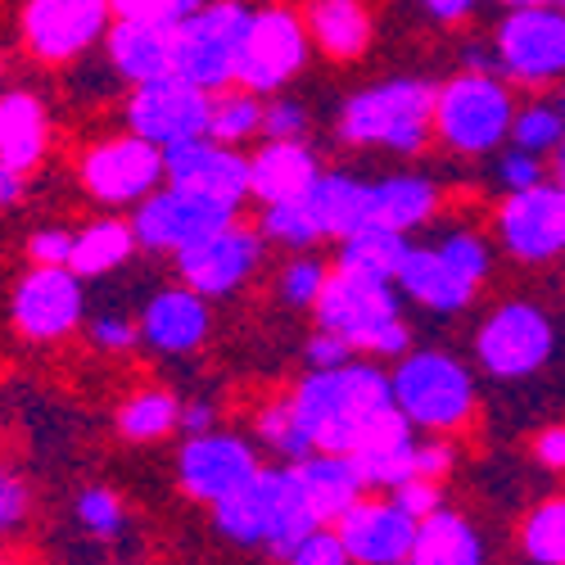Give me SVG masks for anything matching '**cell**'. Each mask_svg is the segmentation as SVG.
<instances>
[{
  "label": "cell",
  "instance_id": "4fadbf2b",
  "mask_svg": "<svg viewBox=\"0 0 565 565\" xmlns=\"http://www.w3.org/2000/svg\"><path fill=\"white\" fill-rule=\"evenodd\" d=\"M127 131L154 140L159 150H172L181 140L209 136L213 118V90L185 82V77H159V82H140L131 86V96L122 105Z\"/></svg>",
  "mask_w": 565,
  "mask_h": 565
},
{
  "label": "cell",
  "instance_id": "db71d44e",
  "mask_svg": "<svg viewBox=\"0 0 565 565\" xmlns=\"http://www.w3.org/2000/svg\"><path fill=\"white\" fill-rule=\"evenodd\" d=\"M420 6H426V14L435 23H466L470 14H476L480 0H420Z\"/></svg>",
  "mask_w": 565,
  "mask_h": 565
},
{
  "label": "cell",
  "instance_id": "680465c9",
  "mask_svg": "<svg viewBox=\"0 0 565 565\" xmlns=\"http://www.w3.org/2000/svg\"><path fill=\"white\" fill-rule=\"evenodd\" d=\"M0 565H19V556L14 552H0Z\"/></svg>",
  "mask_w": 565,
  "mask_h": 565
},
{
  "label": "cell",
  "instance_id": "7402d4cb",
  "mask_svg": "<svg viewBox=\"0 0 565 565\" xmlns=\"http://www.w3.org/2000/svg\"><path fill=\"white\" fill-rule=\"evenodd\" d=\"M105 55L109 68L140 86L177 73V23H154V19H114L105 32Z\"/></svg>",
  "mask_w": 565,
  "mask_h": 565
},
{
  "label": "cell",
  "instance_id": "ba28073f",
  "mask_svg": "<svg viewBox=\"0 0 565 565\" xmlns=\"http://www.w3.org/2000/svg\"><path fill=\"white\" fill-rule=\"evenodd\" d=\"M77 181H82V191L105 209H136L168 181L163 150L136 131L90 140L77 159Z\"/></svg>",
  "mask_w": 565,
  "mask_h": 565
},
{
  "label": "cell",
  "instance_id": "d6986e66",
  "mask_svg": "<svg viewBox=\"0 0 565 565\" xmlns=\"http://www.w3.org/2000/svg\"><path fill=\"white\" fill-rule=\"evenodd\" d=\"M416 525L420 521L407 515L394 498H358L335 521V534L349 547L353 565H407Z\"/></svg>",
  "mask_w": 565,
  "mask_h": 565
},
{
  "label": "cell",
  "instance_id": "ffe728a7",
  "mask_svg": "<svg viewBox=\"0 0 565 565\" xmlns=\"http://www.w3.org/2000/svg\"><path fill=\"white\" fill-rule=\"evenodd\" d=\"M286 489H290V461L263 466L254 480H245L241 489H231L226 498H217L209 507L213 530L235 547H267L280 502H286Z\"/></svg>",
  "mask_w": 565,
  "mask_h": 565
},
{
  "label": "cell",
  "instance_id": "7a4b0ae2",
  "mask_svg": "<svg viewBox=\"0 0 565 565\" xmlns=\"http://www.w3.org/2000/svg\"><path fill=\"white\" fill-rule=\"evenodd\" d=\"M321 331L340 335L358 358H403L412 349V326L403 317V295L394 280L331 267V280L312 308Z\"/></svg>",
  "mask_w": 565,
  "mask_h": 565
},
{
  "label": "cell",
  "instance_id": "5bb4252c",
  "mask_svg": "<svg viewBox=\"0 0 565 565\" xmlns=\"http://www.w3.org/2000/svg\"><path fill=\"white\" fill-rule=\"evenodd\" d=\"M263 249H267V241L258 226L226 222L213 235H204V241H195L191 249L177 254V280L204 299H231L235 290H245L258 276Z\"/></svg>",
  "mask_w": 565,
  "mask_h": 565
},
{
  "label": "cell",
  "instance_id": "60d3db41",
  "mask_svg": "<svg viewBox=\"0 0 565 565\" xmlns=\"http://www.w3.org/2000/svg\"><path fill=\"white\" fill-rule=\"evenodd\" d=\"M435 245H439V254H444L461 276L476 280V286H484V280H489V271H493V245L484 241L480 231L457 226V231H448L444 241H435Z\"/></svg>",
  "mask_w": 565,
  "mask_h": 565
},
{
  "label": "cell",
  "instance_id": "681fc988",
  "mask_svg": "<svg viewBox=\"0 0 565 565\" xmlns=\"http://www.w3.org/2000/svg\"><path fill=\"white\" fill-rule=\"evenodd\" d=\"M390 498H394L407 515H416V521H426V515H435L439 507H448V502H444V480H407V484H398Z\"/></svg>",
  "mask_w": 565,
  "mask_h": 565
},
{
  "label": "cell",
  "instance_id": "f35d334b",
  "mask_svg": "<svg viewBox=\"0 0 565 565\" xmlns=\"http://www.w3.org/2000/svg\"><path fill=\"white\" fill-rule=\"evenodd\" d=\"M331 267L335 263L317 258L312 249L295 254L286 267H280V276H276V299L286 303L290 312H312L317 299H321V290H326V280H331Z\"/></svg>",
  "mask_w": 565,
  "mask_h": 565
},
{
  "label": "cell",
  "instance_id": "8fae6325",
  "mask_svg": "<svg viewBox=\"0 0 565 565\" xmlns=\"http://www.w3.org/2000/svg\"><path fill=\"white\" fill-rule=\"evenodd\" d=\"M498 68L507 82L552 86L565 77V6L511 10L493 32Z\"/></svg>",
  "mask_w": 565,
  "mask_h": 565
},
{
  "label": "cell",
  "instance_id": "d4e9b609",
  "mask_svg": "<svg viewBox=\"0 0 565 565\" xmlns=\"http://www.w3.org/2000/svg\"><path fill=\"white\" fill-rule=\"evenodd\" d=\"M51 150V109L36 90H0V168L32 177Z\"/></svg>",
  "mask_w": 565,
  "mask_h": 565
},
{
  "label": "cell",
  "instance_id": "f907efd6",
  "mask_svg": "<svg viewBox=\"0 0 565 565\" xmlns=\"http://www.w3.org/2000/svg\"><path fill=\"white\" fill-rule=\"evenodd\" d=\"M358 353L340 340V335H331V331H317L303 340V362H308V371H331V366H344V362H353Z\"/></svg>",
  "mask_w": 565,
  "mask_h": 565
},
{
  "label": "cell",
  "instance_id": "7dc6e473",
  "mask_svg": "<svg viewBox=\"0 0 565 565\" xmlns=\"http://www.w3.org/2000/svg\"><path fill=\"white\" fill-rule=\"evenodd\" d=\"M114 19H154V23H181L195 10H204L209 0H109Z\"/></svg>",
  "mask_w": 565,
  "mask_h": 565
},
{
  "label": "cell",
  "instance_id": "6da1fadb",
  "mask_svg": "<svg viewBox=\"0 0 565 565\" xmlns=\"http://www.w3.org/2000/svg\"><path fill=\"white\" fill-rule=\"evenodd\" d=\"M290 403H295V416L312 452L358 457L390 435L412 430V420L394 403L390 371L362 358L331 366V371H308L290 390Z\"/></svg>",
  "mask_w": 565,
  "mask_h": 565
},
{
  "label": "cell",
  "instance_id": "f6af8a7d",
  "mask_svg": "<svg viewBox=\"0 0 565 565\" xmlns=\"http://www.w3.org/2000/svg\"><path fill=\"white\" fill-rule=\"evenodd\" d=\"M73 241H77V231H68V226H36L23 249H28L32 267H68Z\"/></svg>",
  "mask_w": 565,
  "mask_h": 565
},
{
  "label": "cell",
  "instance_id": "ee69618b",
  "mask_svg": "<svg viewBox=\"0 0 565 565\" xmlns=\"http://www.w3.org/2000/svg\"><path fill=\"white\" fill-rule=\"evenodd\" d=\"M86 344L96 353H127L140 344V326L122 312H100L86 321Z\"/></svg>",
  "mask_w": 565,
  "mask_h": 565
},
{
  "label": "cell",
  "instance_id": "ac0fdd59",
  "mask_svg": "<svg viewBox=\"0 0 565 565\" xmlns=\"http://www.w3.org/2000/svg\"><path fill=\"white\" fill-rule=\"evenodd\" d=\"M163 172H168V185L209 195L235 213H241L245 200H254L249 154H241V146H222L213 136H195V140H181V146L163 150Z\"/></svg>",
  "mask_w": 565,
  "mask_h": 565
},
{
  "label": "cell",
  "instance_id": "5b68a950",
  "mask_svg": "<svg viewBox=\"0 0 565 565\" xmlns=\"http://www.w3.org/2000/svg\"><path fill=\"white\" fill-rule=\"evenodd\" d=\"M390 390L398 412L420 435H444V439L461 430L480 403L470 366L444 349H407L390 371Z\"/></svg>",
  "mask_w": 565,
  "mask_h": 565
},
{
  "label": "cell",
  "instance_id": "603a6c76",
  "mask_svg": "<svg viewBox=\"0 0 565 565\" xmlns=\"http://www.w3.org/2000/svg\"><path fill=\"white\" fill-rule=\"evenodd\" d=\"M394 286H398L403 299H412L416 308H426V312H439V317L466 312L480 295L476 280L461 276L439 254V245H412L403 267H398V276H394Z\"/></svg>",
  "mask_w": 565,
  "mask_h": 565
},
{
  "label": "cell",
  "instance_id": "11a10c76",
  "mask_svg": "<svg viewBox=\"0 0 565 565\" xmlns=\"http://www.w3.org/2000/svg\"><path fill=\"white\" fill-rule=\"evenodd\" d=\"M23 185H28V177L0 168V209H14V204L23 200Z\"/></svg>",
  "mask_w": 565,
  "mask_h": 565
},
{
  "label": "cell",
  "instance_id": "4dcf8cb0",
  "mask_svg": "<svg viewBox=\"0 0 565 565\" xmlns=\"http://www.w3.org/2000/svg\"><path fill=\"white\" fill-rule=\"evenodd\" d=\"M136 231L131 222L122 217H96L77 231L73 241V258L68 267L82 276V280H100V276H114L118 267H127V258L136 254Z\"/></svg>",
  "mask_w": 565,
  "mask_h": 565
},
{
  "label": "cell",
  "instance_id": "f546056e",
  "mask_svg": "<svg viewBox=\"0 0 565 565\" xmlns=\"http://www.w3.org/2000/svg\"><path fill=\"white\" fill-rule=\"evenodd\" d=\"M366 191H371V181L353 177V172H321L317 177V185L303 195V204L317 217L326 241H344V235L366 226Z\"/></svg>",
  "mask_w": 565,
  "mask_h": 565
},
{
  "label": "cell",
  "instance_id": "3957f363",
  "mask_svg": "<svg viewBox=\"0 0 565 565\" xmlns=\"http://www.w3.org/2000/svg\"><path fill=\"white\" fill-rule=\"evenodd\" d=\"M335 136L353 150H390L403 159L420 154L435 136V82L390 77L353 90L335 114Z\"/></svg>",
  "mask_w": 565,
  "mask_h": 565
},
{
  "label": "cell",
  "instance_id": "ab89813d",
  "mask_svg": "<svg viewBox=\"0 0 565 565\" xmlns=\"http://www.w3.org/2000/svg\"><path fill=\"white\" fill-rule=\"evenodd\" d=\"M73 515L77 525L90 534V539H118L127 530V502L109 489V484H90L77 493L73 502Z\"/></svg>",
  "mask_w": 565,
  "mask_h": 565
},
{
  "label": "cell",
  "instance_id": "484cf974",
  "mask_svg": "<svg viewBox=\"0 0 565 565\" xmlns=\"http://www.w3.org/2000/svg\"><path fill=\"white\" fill-rule=\"evenodd\" d=\"M303 28L312 36V51H321L331 64H353L371 51V10L362 0H308L303 6Z\"/></svg>",
  "mask_w": 565,
  "mask_h": 565
},
{
  "label": "cell",
  "instance_id": "30bf717a",
  "mask_svg": "<svg viewBox=\"0 0 565 565\" xmlns=\"http://www.w3.org/2000/svg\"><path fill=\"white\" fill-rule=\"evenodd\" d=\"M308 55H312V36L299 14L280 10V6L254 10L245 45H241L235 86L258 90V96H276V90H286L308 68Z\"/></svg>",
  "mask_w": 565,
  "mask_h": 565
},
{
  "label": "cell",
  "instance_id": "f1b7e54d",
  "mask_svg": "<svg viewBox=\"0 0 565 565\" xmlns=\"http://www.w3.org/2000/svg\"><path fill=\"white\" fill-rule=\"evenodd\" d=\"M484 561H489L484 534L470 525L461 511L439 507L435 515H426V521L416 525L407 565H484Z\"/></svg>",
  "mask_w": 565,
  "mask_h": 565
},
{
  "label": "cell",
  "instance_id": "2e32d148",
  "mask_svg": "<svg viewBox=\"0 0 565 565\" xmlns=\"http://www.w3.org/2000/svg\"><path fill=\"white\" fill-rule=\"evenodd\" d=\"M498 245L507 249V258L525 263V267H543L552 258L565 254V195L561 185L547 177L530 191H511L498 204Z\"/></svg>",
  "mask_w": 565,
  "mask_h": 565
},
{
  "label": "cell",
  "instance_id": "e575fe53",
  "mask_svg": "<svg viewBox=\"0 0 565 565\" xmlns=\"http://www.w3.org/2000/svg\"><path fill=\"white\" fill-rule=\"evenodd\" d=\"M515 547H521L530 565H565V498H547L530 507L521 534H515Z\"/></svg>",
  "mask_w": 565,
  "mask_h": 565
},
{
  "label": "cell",
  "instance_id": "b9f144b4",
  "mask_svg": "<svg viewBox=\"0 0 565 565\" xmlns=\"http://www.w3.org/2000/svg\"><path fill=\"white\" fill-rule=\"evenodd\" d=\"M32 521V484L14 466L0 461V543L14 539Z\"/></svg>",
  "mask_w": 565,
  "mask_h": 565
},
{
  "label": "cell",
  "instance_id": "83f0119b",
  "mask_svg": "<svg viewBox=\"0 0 565 565\" xmlns=\"http://www.w3.org/2000/svg\"><path fill=\"white\" fill-rule=\"evenodd\" d=\"M295 470H299V484H303L321 525H335L358 498H366L362 470L344 452H308L303 461H295Z\"/></svg>",
  "mask_w": 565,
  "mask_h": 565
},
{
  "label": "cell",
  "instance_id": "1f68e13d",
  "mask_svg": "<svg viewBox=\"0 0 565 565\" xmlns=\"http://www.w3.org/2000/svg\"><path fill=\"white\" fill-rule=\"evenodd\" d=\"M114 430L127 439V444H159L168 439L172 430H181V398L172 390H136L118 403L114 412Z\"/></svg>",
  "mask_w": 565,
  "mask_h": 565
},
{
  "label": "cell",
  "instance_id": "8d00e7d4",
  "mask_svg": "<svg viewBox=\"0 0 565 565\" xmlns=\"http://www.w3.org/2000/svg\"><path fill=\"white\" fill-rule=\"evenodd\" d=\"M507 146L525 150V154H539V159L556 154L565 146V114H561V105L556 100H530V105H521V109H515Z\"/></svg>",
  "mask_w": 565,
  "mask_h": 565
},
{
  "label": "cell",
  "instance_id": "8992f818",
  "mask_svg": "<svg viewBox=\"0 0 565 565\" xmlns=\"http://www.w3.org/2000/svg\"><path fill=\"white\" fill-rule=\"evenodd\" d=\"M556 353V321L534 299H502L476 331V366L502 385L530 381Z\"/></svg>",
  "mask_w": 565,
  "mask_h": 565
},
{
  "label": "cell",
  "instance_id": "9a60e30c",
  "mask_svg": "<svg viewBox=\"0 0 565 565\" xmlns=\"http://www.w3.org/2000/svg\"><path fill=\"white\" fill-rule=\"evenodd\" d=\"M226 222H235V209H226L209 195H195V191H181V185H168V181L150 200H140L131 209L136 245L150 254H172V258Z\"/></svg>",
  "mask_w": 565,
  "mask_h": 565
},
{
  "label": "cell",
  "instance_id": "7bdbcfd3",
  "mask_svg": "<svg viewBox=\"0 0 565 565\" xmlns=\"http://www.w3.org/2000/svg\"><path fill=\"white\" fill-rule=\"evenodd\" d=\"M308 105L295 100V96H267V109H263V140H303L308 136Z\"/></svg>",
  "mask_w": 565,
  "mask_h": 565
},
{
  "label": "cell",
  "instance_id": "9c48e42d",
  "mask_svg": "<svg viewBox=\"0 0 565 565\" xmlns=\"http://www.w3.org/2000/svg\"><path fill=\"white\" fill-rule=\"evenodd\" d=\"M114 23L109 0H23L19 36L36 64H73L96 51Z\"/></svg>",
  "mask_w": 565,
  "mask_h": 565
},
{
  "label": "cell",
  "instance_id": "52a82bcc",
  "mask_svg": "<svg viewBox=\"0 0 565 565\" xmlns=\"http://www.w3.org/2000/svg\"><path fill=\"white\" fill-rule=\"evenodd\" d=\"M249 19H254V10L245 0H209L204 10L181 19L177 23V77L213 90V96L235 86Z\"/></svg>",
  "mask_w": 565,
  "mask_h": 565
},
{
  "label": "cell",
  "instance_id": "c3c4849f",
  "mask_svg": "<svg viewBox=\"0 0 565 565\" xmlns=\"http://www.w3.org/2000/svg\"><path fill=\"white\" fill-rule=\"evenodd\" d=\"M286 565H353V556H349V547L340 543L335 525H321L317 534H308V539L286 556Z\"/></svg>",
  "mask_w": 565,
  "mask_h": 565
},
{
  "label": "cell",
  "instance_id": "6125c7cd",
  "mask_svg": "<svg viewBox=\"0 0 565 565\" xmlns=\"http://www.w3.org/2000/svg\"><path fill=\"white\" fill-rule=\"evenodd\" d=\"M561 6H565V0H561Z\"/></svg>",
  "mask_w": 565,
  "mask_h": 565
},
{
  "label": "cell",
  "instance_id": "d590c367",
  "mask_svg": "<svg viewBox=\"0 0 565 565\" xmlns=\"http://www.w3.org/2000/svg\"><path fill=\"white\" fill-rule=\"evenodd\" d=\"M254 439H258L271 457H280V461H303V457L312 452V444H308V435H303V426H299V416H295L290 394H280V398H271V403L258 407V416H254Z\"/></svg>",
  "mask_w": 565,
  "mask_h": 565
},
{
  "label": "cell",
  "instance_id": "9f6ffc18",
  "mask_svg": "<svg viewBox=\"0 0 565 565\" xmlns=\"http://www.w3.org/2000/svg\"><path fill=\"white\" fill-rule=\"evenodd\" d=\"M507 10H534V6H561V0H498Z\"/></svg>",
  "mask_w": 565,
  "mask_h": 565
},
{
  "label": "cell",
  "instance_id": "4316f807",
  "mask_svg": "<svg viewBox=\"0 0 565 565\" xmlns=\"http://www.w3.org/2000/svg\"><path fill=\"white\" fill-rule=\"evenodd\" d=\"M439 213V185L420 172H390L375 177L366 191V226H390V231H420Z\"/></svg>",
  "mask_w": 565,
  "mask_h": 565
},
{
  "label": "cell",
  "instance_id": "94428289",
  "mask_svg": "<svg viewBox=\"0 0 565 565\" xmlns=\"http://www.w3.org/2000/svg\"><path fill=\"white\" fill-rule=\"evenodd\" d=\"M0 77H6V60H0Z\"/></svg>",
  "mask_w": 565,
  "mask_h": 565
},
{
  "label": "cell",
  "instance_id": "44dd1931",
  "mask_svg": "<svg viewBox=\"0 0 565 565\" xmlns=\"http://www.w3.org/2000/svg\"><path fill=\"white\" fill-rule=\"evenodd\" d=\"M140 344L163 353V358H185L209 344L213 335V308L204 295H195L191 286H168L159 295H150L146 312H140Z\"/></svg>",
  "mask_w": 565,
  "mask_h": 565
},
{
  "label": "cell",
  "instance_id": "e0dca14e",
  "mask_svg": "<svg viewBox=\"0 0 565 565\" xmlns=\"http://www.w3.org/2000/svg\"><path fill=\"white\" fill-rule=\"evenodd\" d=\"M263 470L258 461V444L231 430H209V435H191L177 452V489L213 507L217 498H226L231 489H241L245 480H254Z\"/></svg>",
  "mask_w": 565,
  "mask_h": 565
},
{
  "label": "cell",
  "instance_id": "836d02e7",
  "mask_svg": "<svg viewBox=\"0 0 565 565\" xmlns=\"http://www.w3.org/2000/svg\"><path fill=\"white\" fill-rule=\"evenodd\" d=\"M263 109H267V96L245 90V86H226L213 96L209 136L222 140V146H245V140L263 136Z\"/></svg>",
  "mask_w": 565,
  "mask_h": 565
},
{
  "label": "cell",
  "instance_id": "7c38bea8",
  "mask_svg": "<svg viewBox=\"0 0 565 565\" xmlns=\"http://www.w3.org/2000/svg\"><path fill=\"white\" fill-rule=\"evenodd\" d=\"M86 280L73 267H28L10 295V326L28 344H60L86 317Z\"/></svg>",
  "mask_w": 565,
  "mask_h": 565
},
{
  "label": "cell",
  "instance_id": "bcb514c9",
  "mask_svg": "<svg viewBox=\"0 0 565 565\" xmlns=\"http://www.w3.org/2000/svg\"><path fill=\"white\" fill-rule=\"evenodd\" d=\"M539 181H547V163L539 154H525L515 146L498 150V185L507 195L511 191H530V185H539Z\"/></svg>",
  "mask_w": 565,
  "mask_h": 565
},
{
  "label": "cell",
  "instance_id": "91938a15",
  "mask_svg": "<svg viewBox=\"0 0 565 565\" xmlns=\"http://www.w3.org/2000/svg\"><path fill=\"white\" fill-rule=\"evenodd\" d=\"M556 105H561V114H565V90H561V100H556Z\"/></svg>",
  "mask_w": 565,
  "mask_h": 565
},
{
  "label": "cell",
  "instance_id": "6f0895ef",
  "mask_svg": "<svg viewBox=\"0 0 565 565\" xmlns=\"http://www.w3.org/2000/svg\"><path fill=\"white\" fill-rule=\"evenodd\" d=\"M552 181L561 185V195H565V146L556 150V168H552Z\"/></svg>",
  "mask_w": 565,
  "mask_h": 565
},
{
  "label": "cell",
  "instance_id": "816d5d0a",
  "mask_svg": "<svg viewBox=\"0 0 565 565\" xmlns=\"http://www.w3.org/2000/svg\"><path fill=\"white\" fill-rule=\"evenodd\" d=\"M534 461L552 476H565V426H547L534 439Z\"/></svg>",
  "mask_w": 565,
  "mask_h": 565
},
{
  "label": "cell",
  "instance_id": "d6a6232c",
  "mask_svg": "<svg viewBox=\"0 0 565 565\" xmlns=\"http://www.w3.org/2000/svg\"><path fill=\"white\" fill-rule=\"evenodd\" d=\"M412 241L403 231H390V226H362L353 235L340 241V254H335V267H349V271H366V276H381V280H394L403 258H407Z\"/></svg>",
  "mask_w": 565,
  "mask_h": 565
},
{
  "label": "cell",
  "instance_id": "277c9868",
  "mask_svg": "<svg viewBox=\"0 0 565 565\" xmlns=\"http://www.w3.org/2000/svg\"><path fill=\"white\" fill-rule=\"evenodd\" d=\"M515 100L502 73L461 68L435 86V140L461 159L498 154L511 140Z\"/></svg>",
  "mask_w": 565,
  "mask_h": 565
},
{
  "label": "cell",
  "instance_id": "cb8c5ba5",
  "mask_svg": "<svg viewBox=\"0 0 565 565\" xmlns=\"http://www.w3.org/2000/svg\"><path fill=\"white\" fill-rule=\"evenodd\" d=\"M321 154L308 140H263L249 154V191L258 204H286L303 200L317 177H321Z\"/></svg>",
  "mask_w": 565,
  "mask_h": 565
},
{
  "label": "cell",
  "instance_id": "74e56055",
  "mask_svg": "<svg viewBox=\"0 0 565 565\" xmlns=\"http://www.w3.org/2000/svg\"><path fill=\"white\" fill-rule=\"evenodd\" d=\"M258 231L267 245H280L290 254H303L312 245H321L326 235L317 226V217L308 213L303 200H286V204H263V217H258Z\"/></svg>",
  "mask_w": 565,
  "mask_h": 565
},
{
  "label": "cell",
  "instance_id": "f5cc1de1",
  "mask_svg": "<svg viewBox=\"0 0 565 565\" xmlns=\"http://www.w3.org/2000/svg\"><path fill=\"white\" fill-rule=\"evenodd\" d=\"M217 430V407L209 398H195V403H181V435H209Z\"/></svg>",
  "mask_w": 565,
  "mask_h": 565
}]
</instances>
